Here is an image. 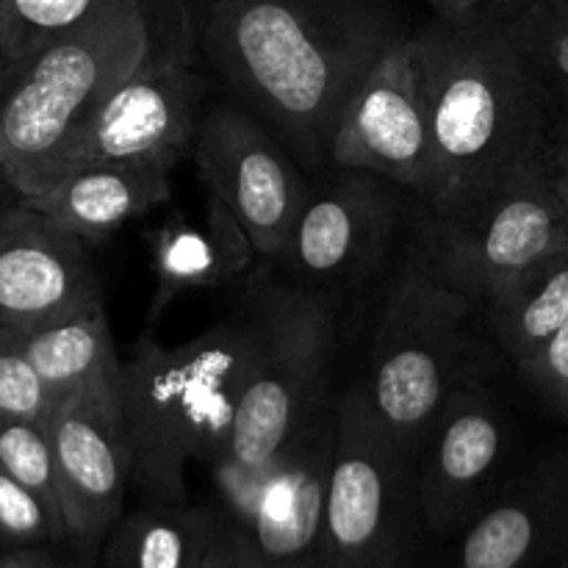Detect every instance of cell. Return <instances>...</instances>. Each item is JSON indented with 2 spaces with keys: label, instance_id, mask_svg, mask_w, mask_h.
Returning <instances> with one entry per match:
<instances>
[{
  "label": "cell",
  "instance_id": "obj_1",
  "mask_svg": "<svg viewBox=\"0 0 568 568\" xmlns=\"http://www.w3.org/2000/svg\"><path fill=\"white\" fill-rule=\"evenodd\" d=\"M192 26L209 75L264 120L311 178L331 166L349 94L419 28L397 0H205Z\"/></svg>",
  "mask_w": 568,
  "mask_h": 568
},
{
  "label": "cell",
  "instance_id": "obj_2",
  "mask_svg": "<svg viewBox=\"0 0 568 568\" xmlns=\"http://www.w3.org/2000/svg\"><path fill=\"white\" fill-rule=\"evenodd\" d=\"M410 44L436 148V192L425 203L466 197L544 161L555 109L505 22L430 17Z\"/></svg>",
  "mask_w": 568,
  "mask_h": 568
},
{
  "label": "cell",
  "instance_id": "obj_3",
  "mask_svg": "<svg viewBox=\"0 0 568 568\" xmlns=\"http://www.w3.org/2000/svg\"><path fill=\"white\" fill-rule=\"evenodd\" d=\"M155 55H197L189 0H122L17 67L0 103V181L33 197L78 128Z\"/></svg>",
  "mask_w": 568,
  "mask_h": 568
},
{
  "label": "cell",
  "instance_id": "obj_4",
  "mask_svg": "<svg viewBox=\"0 0 568 568\" xmlns=\"http://www.w3.org/2000/svg\"><path fill=\"white\" fill-rule=\"evenodd\" d=\"M247 349L239 300L220 322L175 347L144 327L120 375L131 488L142 503H189V466L220 458L242 399Z\"/></svg>",
  "mask_w": 568,
  "mask_h": 568
},
{
  "label": "cell",
  "instance_id": "obj_5",
  "mask_svg": "<svg viewBox=\"0 0 568 568\" xmlns=\"http://www.w3.org/2000/svg\"><path fill=\"white\" fill-rule=\"evenodd\" d=\"M239 305L247 316V369L231 438L211 464L222 514L336 397L331 394V369L338 311L327 300L292 286L264 264L242 286Z\"/></svg>",
  "mask_w": 568,
  "mask_h": 568
},
{
  "label": "cell",
  "instance_id": "obj_6",
  "mask_svg": "<svg viewBox=\"0 0 568 568\" xmlns=\"http://www.w3.org/2000/svg\"><path fill=\"white\" fill-rule=\"evenodd\" d=\"M480 331L486 322L471 300L414 266L403 264L388 281L361 383L414 466L449 394L483 372Z\"/></svg>",
  "mask_w": 568,
  "mask_h": 568
},
{
  "label": "cell",
  "instance_id": "obj_7",
  "mask_svg": "<svg viewBox=\"0 0 568 568\" xmlns=\"http://www.w3.org/2000/svg\"><path fill=\"white\" fill-rule=\"evenodd\" d=\"M566 247L564 209L538 161L466 197L416 203L403 264L483 308L519 272Z\"/></svg>",
  "mask_w": 568,
  "mask_h": 568
},
{
  "label": "cell",
  "instance_id": "obj_8",
  "mask_svg": "<svg viewBox=\"0 0 568 568\" xmlns=\"http://www.w3.org/2000/svg\"><path fill=\"white\" fill-rule=\"evenodd\" d=\"M414 209V194L388 178L331 164L314 178L281 258L266 266L338 311L405 253Z\"/></svg>",
  "mask_w": 568,
  "mask_h": 568
},
{
  "label": "cell",
  "instance_id": "obj_9",
  "mask_svg": "<svg viewBox=\"0 0 568 568\" xmlns=\"http://www.w3.org/2000/svg\"><path fill=\"white\" fill-rule=\"evenodd\" d=\"M410 508H416L414 460L386 430L364 383L355 381L336 394L327 568H403Z\"/></svg>",
  "mask_w": 568,
  "mask_h": 568
},
{
  "label": "cell",
  "instance_id": "obj_10",
  "mask_svg": "<svg viewBox=\"0 0 568 568\" xmlns=\"http://www.w3.org/2000/svg\"><path fill=\"white\" fill-rule=\"evenodd\" d=\"M189 155L205 194L233 211L264 264L286 250L314 178L264 120L225 98L209 103Z\"/></svg>",
  "mask_w": 568,
  "mask_h": 568
},
{
  "label": "cell",
  "instance_id": "obj_11",
  "mask_svg": "<svg viewBox=\"0 0 568 568\" xmlns=\"http://www.w3.org/2000/svg\"><path fill=\"white\" fill-rule=\"evenodd\" d=\"M200 64V55H155L133 72L64 144L44 186L89 164L148 159L178 164L192 150L209 105L211 75Z\"/></svg>",
  "mask_w": 568,
  "mask_h": 568
},
{
  "label": "cell",
  "instance_id": "obj_12",
  "mask_svg": "<svg viewBox=\"0 0 568 568\" xmlns=\"http://www.w3.org/2000/svg\"><path fill=\"white\" fill-rule=\"evenodd\" d=\"M510 442V419L486 375L466 377L416 455V508L433 536H460L503 488Z\"/></svg>",
  "mask_w": 568,
  "mask_h": 568
},
{
  "label": "cell",
  "instance_id": "obj_13",
  "mask_svg": "<svg viewBox=\"0 0 568 568\" xmlns=\"http://www.w3.org/2000/svg\"><path fill=\"white\" fill-rule=\"evenodd\" d=\"M410 37L386 50L349 94L331 164L375 172L425 203L436 192V148Z\"/></svg>",
  "mask_w": 568,
  "mask_h": 568
},
{
  "label": "cell",
  "instance_id": "obj_14",
  "mask_svg": "<svg viewBox=\"0 0 568 568\" xmlns=\"http://www.w3.org/2000/svg\"><path fill=\"white\" fill-rule=\"evenodd\" d=\"M67 541L92 564L125 516L131 453L122 430L120 388L64 399L48 419Z\"/></svg>",
  "mask_w": 568,
  "mask_h": 568
},
{
  "label": "cell",
  "instance_id": "obj_15",
  "mask_svg": "<svg viewBox=\"0 0 568 568\" xmlns=\"http://www.w3.org/2000/svg\"><path fill=\"white\" fill-rule=\"evenodd\" d=\"M336 442V397L247 494L225 510L266 568H327L325 510Z\"/></svg>",
  "mask_w": 568,
  "mask_h": 568
},
{
  "label": "cell",
  "instance_id": "obj_16",
  "mask_svg": "<svg viewBox=\"0 0 568 568\" xmlns=\"http://www.w3.org/2000/svg\"><path fill=\"white\" fill-rule=\"evenodd\" d=\"M98 300L87 242L20 194L0 200V325L31 331Z\"/></svg>",
  "mask_w": 568,
  "mask_h": 568
},
{
  "label": "cell",
  "instance_id": "obj_17",
  "mask_svg": "<svg viewBox=\"0 0 568 568\" xmlns=\"http://www.w3.org/2000/svg\"><path fill=\"white\" fill-rule=\"evenodd\" d=\"M568 475L541 466L510 475L458 536L455 568H566Z\"/></svg>",
  "mask_w": 568,
  "mask_h": 568
},
{
  "label": "cell",
  "instance_id": "obj_18",
  "mask_svg": "<svg viewBox=\"0 0 568 568\" xmlns=\"http://www.w3.org/2000/svg\"><path fill=\"white\" fill-rule=\"evenodd\" d=\"M148 247L153 294L144 327H153L183 294L244 286L264 266L242 222L211 194L197 216L175 211L161 220L148 233Z\"/></svg>",
  "mask_w": 568,
  "mask_h": 568
},
{
  "label": "cell",
  "instance_id": "obj_19",
  "mask_svg": "<svg viewBox=\"0 0 568 568\" xmlns=\"http://www.w3.org/2000/svg\"><path fill=\"white\" fill-rule=\"evenodd\" d=\"M172 166L159 159L78 166L26 200L83 242H105L122 225L170 203Z\"/></svg>",
  "mask_w": 568,
  "mask_h": 568
},
{
  "label": "cell",
  "instance_id": "obj_20",
  "mask_svg": "<svg viewBox=\"0 0 568 568\" xmlns=\"http://www.w3.org/2000/svg\"><path fill=\"white\" fill-rule=\"evenodd\" d=\"M20 344L55 403L120 388L122 358L116 355L103 300L48 325L20 331Z\"/></svg>",
  "mask_w": 568,
  "mask_h": 568
},
{
  "label": "cell",
  "instance_id": "obj_21",
  "mask_svg": "<svg viewBox=\"0 0 568 568\" xmlns=\"http://www.w3.org/2000/svg\"><path fill=\"white\" fill-rule=\"evenodd\" d=\"M480 314L494 347L521 375L568 322V247L519 272Z\"/></svg>",
  "mask_w": 568,
  "mask_h": 568
},
{
  "label": "cell",
  "instance_id": "obj_22",
  "mask_svg": "<svg viewBox=\"0 0 568 568\" xmlns=\"http://www.w3.org/2000/svg\"><path fill=\"white\" fill-rule=\"evenodd\" d=\"M222 514L200 505L142 503L122 516L105 547L109 568H203Z\"/></svg>",
  "mask_w": 568,
  "mask_h": 568
},
{
  "label": "cell",
  "instance_id": "obj_23",
  "mask_svg": "<svg viewBox=\"0 0 568 568\" xmlns=\"http://www.w3.org/2000/svg\"><path fill=\"white\" fill-rule=\"evenodd\" d=\"M505 28L555 114L568 111V0H536Z\"/></svg>",
  "mask_w": 568,
  "mask_h": 568
},
{
  "label": "cell",
  "instance_id": "obj_24",
  "mask_svg": "<svg viewBox=\"0 0 568 568\" xmlns=\"http://www.w3.org/2000/svg\"><path fill=\"white\" fill-rule=\"evenodd\" d=\"M122 0H0V28L17 67L89 17Z\"/></svg>",
  "mask_w": 568,
  "mask_h": 568
},
{
  "label": "cell",
  "instance_id": "obj_25",
  "mask_svg": "<svg viewBox=\"0 0 568 568\" xmlns=\"http://www.w3.org/2000/svg\"><path fill=\"white\" fill-rule=\"evenodd\" d=\"M55 397L20 344V331L0 327V422H39L48 425Z\"/></svg>",
  "mask_w": 568,
  "mask_h": 568
},
{
  "label": "cell",
  "instance_id": "obj_26",
  "mask_svg": "<svg viewBox=\"0 0 568 568\" xmlns=\"http://www.w3.org/2000/svg\"><path fill=\"white\" fill-rule=\"evenodd\" d=\"M67 544L64 519L0 466V549Z\"/></svg>",
  "mask_w": 568,
  "mask_h": 568
},
{
  "label": "cell",
  "instance_id": "obj_27",
  "mask_svg": "<svg viewBox=\"0 0 568 568\" xmlns=\"http://www.w3.org/2000/svg\"><path fill=\"white\" fill-rule=\"evenodd\" d=\"M0 466L11 477H17L22 486L39 494L61 516L59 486H55V458L48 425H39V422H0Z\"/></svg>",
  "mask_w": 568,
  "mask_h": 568
},
{
  "label": "cell",
  "instance_id": "obj_28",
  "mask_svg": "<svg viewBox=\"0 0 568 568\" xmlns=\"http://www.w3.org/2000/svg\"><path fill=\"white\" fill-rule=\"evenodd\" d=\"M521 381L555 410L568 416V322L541 355L521 372Z\"/></svg>",
  "mask_w": 568,
  "mask_h": 568
},
{
  "label": "cell",
  "instance_id": "obj_29",
  "mask_svg": "<svg viewBox=\"0 0 568 568\" xmlns=\"http://www.w3.org/2000/svg\"><path fill=\"white\" fill-rule=\"evenodd\" d=\"M444 22H510L536 0H425Z\"/></svg>",
  "mask_w": 568,
  "mask_h": 568
},
{
  "label": "cell",
  "instance_id": "obj_30",
  "mask_svg": "<svg viewBox=\"0 0 568 568\" xmlns=\"http://www.w3.org/2000/svg\"><path fill=\"white\" fill-rule=\"evenodd\" d=\"M203 568H266L264 560L253 549V544L244 538V532L236 525L222 516L220 532H216L214 544L209 549Z\"/></svg>",
  "mask_w": 568,
  "mask_h": 568
},
{
  "label": "cell",
  "instance_id": "obj_31",
  "mask_svg": "<svg viewBox=\"0 0 568 568\" xmlns=\"http://www.w3.org/2000/svg\"><path fill=\"white\" fill-rule=\"evenodd\" d=\"M544 166H547L549 183H552L555 197L564 209L568 227V111L555 114L552 131H549L547 148H544Z\"/></svg>",
  "mask_w": 568,
  "mask_h": 568
},
{
  "label": "cell",
  "instance_id": "obj_32",
  "mask_svg": "<svg viewBox=\"0 0 568 568\" xmlns=\"http://www.w3.org/2000/svg\"><path fill=\"white\" fill-rule=\"evenodd\" d=\"M0 568H89L83 564L59 558L48 552V547H26V549H0Z\"/></svg>",
  "mask_w": 568,
  "mask_h": 568
},
{
  "label": "cell",
  "instance_id": "obj_33",
  "mask_svg": "<svg viewBox=\"0 0 568 568\" xmlns=\"http://www.w3.org/2000/svg\"><path fill=\"white\" fill-rule=\"evenodd\" d=\"M14 75H17V61L11 59L9 44H6V37H3V28H0V103H3Z\"/></svg>",
  "mask_w": 568,
  "mask_h": 568
},
{
  "label": "cell",
  "instance_id": "obj_34",
  "mask_svg": "<svg viewBox=\"0 0 568 568\" xmlns=\"http://www.w3.org/2000/svg\"><path fill=\"white\" fill-rule=\"evenodd\" d=\"M566 568H568V564H566Z\"/></svg>",
  "mask_w": 568,
  "mask_h": 568
},
{
  "label": "cell",
  "instance_id": "obj_35",
  "mask_svg": "<svg viewBox=\"0 0 568 568\" xmlns=\"http://www.w3.org/2000/svg\"><path fill=\"white\" fill-rule=\"evenodd\" d=\"M0 327H3V325H0Z\"/></svg>",
  "mask_w": 568,
  "mask_h": 568
}]
</instances>
